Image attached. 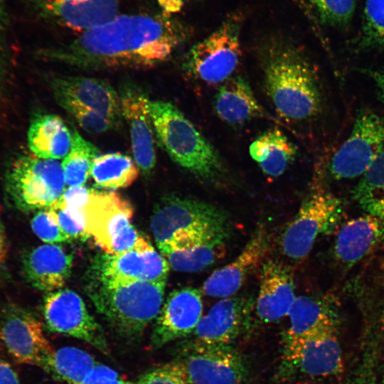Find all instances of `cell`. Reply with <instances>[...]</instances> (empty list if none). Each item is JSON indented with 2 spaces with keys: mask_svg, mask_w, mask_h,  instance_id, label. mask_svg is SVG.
I'll list each match as a JSON object with an SVG mask.
<instances>
[{
  "mask_svg": "<svg viewBox=\"0 0 384 384\" xmlns=\"http://www.w3.org/2000/svg\"><path fill=\"white\" fill-rule=\"evenodd\" d=\"M188 37L186 26L167 14L117 15L41 54L80 68H146L168 60Z\"/></svg>",
  "mask_w": 384,
  "mask_h": 384,
  "instance_id": "obj_1",
  "label": "cell"
},
{
  "mask_svg": "<svg viewBox=\"0 0 384 384\" xmlns=\"http://www.w3.org/2000/svg\"><path fill=\"white\" fill-rule=\"evenodd\" d=\"M258 55L266 95L280 117L300 122L319 113L318 78L298 46L286 38L270 37L260 46Z\"/></svg>",
  "mask_w": 384,
  "mask_h": 384,
  "instance_id": "obj_2",
  "label": "cell"
},
{
  "mask_svg": "<svg viewBox=\"0 0 384 384\" xmlns=\"http://www.w3.org/2000/svg\"><path fill=\"white\" fill-rule=\"evenodd\" d=\"M149 110L158 141L175 163L206 182L225 175L226 167L217 150L174 105L154 100Z\"/></svg>",
  "mask_w": 384,
  "mask_h": 384,
  "instance_id": "obj_3",
  "label": "cell"
},
{
  "mask_svg": "<svg viewBox=\"0 0 384 384\" xmlns=\"http://www.w3.org/2000/svg\"><path fill=\"white\" fill-rule=\"evenodd\" d=\"M166 281H120L100 276L91 294L98 311L122 335H139L164 304Z\"/></svg>",
  "mask_w": 384,
  "mask_h": 384,
  "instance_id": "obj_4",
  "label": "cell"
},
{
  "mask_svg": "<svg viewBox=\"0 0 384 384\" xmlns=\"http://www.w3.org/2000/svg\"><path fill=\"white\" fill-rule=\"evenodd\" d=\"M132 215V205L119 194L92 190L84 208L85 230L107 255L153 250L131 224Z\"/></svg>",
  "mask_w": 384,
  "mask_h": 384,
  "instance_id": "obj_5",
  "label": "cell"
},
{
  "mask_svg": "<svg viewBox=\"0 0 384 384\" xmlns=\"http://www.w3.org/2000/svg\"><path fill=\"white\" fill-rule=\"evenodd\" d=\"M65 185L61 164L55 159L21 155L6 173V191L23 211L48 208L61 196Z\"/></svg>",
  "mask_w": 384,
  "mask_h": 384,
  "instance_id": "obj_6",
  "label": "cell"
},
{
  "mask_svg": "<svg viewBox=\"0 0 384 384\" xmlns=\"http://www.w3.org/2000/svg\"><path fill=\"white\" fill-rule=\"evenodd\" d=\"M241 18L232 15L187 53L183 66L194 79L208 85L223 83L238 67L242 50Z\"/></svg>",
  "mask_w": 384,
  "mask_h": 384,
  "instance_id": "obj_7",
  "label": "cell"
},
{
  "mask_svg": "<svg viewBox=\"0 0 384 384\" xmlns=\"http://www.w3.org/2000/svg\"><path fill=\"white\" fill-rule=\"evenodd\" d=\"M343 213L342 201L338 197L324 190L313 192L282 233L283 253L292 260L306 257L319 236L337 228Z\"/></svg>",
  "mask_w": 384,
  "mask_h": 384,
  "instance_id": "obj_8",
  "label": "cell"
},
{
  "mask_svg": "<svg viewBox=\"0 0 384 384\" xmlns=\"http://www.w3.org/2000/svg\"><path fill=\"white\" fill-rule=\"evenodd\" d=\"M384 119L363 110L355 119L349 137L334 155L329 171L336 179L362 176L383 151Z\"/></svg>",
  "mask_w": 384,
  "mask_h": 384,
  "instance_id": "obj_9",
  "label": "cell"
},
{
  "mask_svg": "<svg viewBox=\"0 0 384 384\" xmlns=\"http://www.w3.org/2000/svg\"><path fill=\"white\" fill-rule=\"evenodd\" d=\"M178 361L191 384H243L247 377L244 359L229 344L192 340Z\"/></svg>",
  "mask_w": 384,
  "mask_h": 384,
  "instance_id": "obj_10",
  "label": "cell"
},
{
  "mask_svg": "<svg viewBox=\"0 0 384 384\" xmlns=\"http://www.w3.org/2000/svg\"><path fill=\"white\" fill-rule=\"evenodd\" d=\"M150 228L159 247L180 233L228 228V217L223 210L211 203L174 196L158 205L151 216Z\"/></svg>",
  "mask_w": 384,
  "mask_h": 384,
  "instance_id": "obj_11",
  "label": "cell"
},
{
  "mask_svg": "<svg viewBox=\"0 0 384 384\" xmlns=\"http://www.w3.org/2000/svg\"><path fill=\"white\" fill-rule=\"evenodd\" d=\"M283 378H319L334 375L342 367V353L336 330L321 332L284 346Z\"/></svg>",
  "mask_w": 384,
  "mask_h": 384,
  "instance_id": "obj_12",
  "label": "cell"
},
{
  "mask_svg": "<svg viewBox=\"0 0 384 384\" xmlns=\"http://www.w3.org/2000/svg\"><path fill=\"white\" fill-rule=\"evenodd\" d=\"M43 316L51 331L83 341L105 353L108 352L101 327L75 292L65 289L48 294L43 302Z\"/></svg>",
  "mask_w": 384,
  "mask_h": 384,
  "instance_id": "obj_13",
  "label": "cell"
},
{
  "mask_svg": "<svg viewBox=\"0 0 384 384\" xmlns=\"http://www.w3.org/2000/svg\"><path fill=\"white\" fill-rule=\"evenodd\" d=\"M229 228L180 233L158 248L174 270L195 272L214 263L225 251Z\"/></svg>",
  "mask_w": 384,
  "mask_h": 384,
  "instance_id": "obj_14",
  "label": "cell"
},
{
  "mask_svg": "<svg viewBox=\"0 0 384 384\" xmlns=\"http://www.w3.org/2000/svg\"><path fill=\"white\" fill-rule=\"evenodd\" d=\"M0 338L16 361L43 368L53 350L41 322L17 307L7 309L0 319Z\"/></svg>",
  "mask_w": 384,
  "mask_h": 384,
  "instance_id": "obj_15",
  "label": "cell"
},
{
  "mask_svg": "<svg viewBox=\"0 0 384 384\" xmlns=\"http://www.w3.org/2000/svg\"><path fill=\"white\" fill-rule=\"evenodd\" d=\"M38 18L83 32L102 25L118 13L119 0H26Z\"/></svg>",
  "mask_w": 384,
  "mask_h": 384,
  "instance_id": "obj_16",
  "label": "cell"
},
{
  "mask_svg": "<svg viewBox=\"0 0 384 384\" xmlns=\"http://www.w3.org/2000/svg\"><path fill=\"white\" fill-rule=\"evenodd\" d=\"M119 96L122 116L129 129L134 161L144 174H150L156 164L151 100L142 89L132 84L124 85Z\"/></svg>",
  "mask_w": 384,
  "mask_h": 384,
  "instance_id": "obj_17",
  "label": "cell"
},
{
  "mask_svg": "<svg viewBox=\"0 0 384 384\" xmlns=\"http://www.w3.org/2000/svg\"><path fill=\"white\" fill-rule=\"evenodd\" d=\"M200 290L183 287L173 290L164 302L151 337L155 347H161L193 334L203 313Z\"/></svg>",
  "mask_w": 384,
  "mask_h": 384,
  "instance_id": "obj_18",
  "label": "cell"
},
{
  "mask_svg": "<svg viewBox=\"0 0 384 384\" xmlns=\"http://www.w3.org/2000/svg\"><path fill=\"white\" fill-rule=\"evenodd\" d=\"M270 236L264 227H259L234 260L214 271L205 281V294L218 298L233 297L249 276L262 262L270 248Z\"/></svg>",
  "mask_w": 384,
  "mask_h": 384,
  "instance_id": "obj_19",
  "label": "cell"
},
{
  "mask_svg": "<svg viewBox=\"0 0 384 384\" xmlns=\"http://www.w3.org/2000/svg\"><path fill=\"white\" fill-rule=\"evenodd\" d=\"M50 85L55 100L74 101L98 112L114 124L122 117L119 94L105 80L65 75L53 77Z\"/></svg>",
  "mask_w": 384,
  "mask_h": 384,
  "instance_id": "obj_20",
  "label": "cell"
},
{
  "mask_svg": "<svg viewBox=\"0 0 384 384\" xmlns=\"http://www.w3.org/2000/svg\"><path fill=\"white\" fill-rule=\"evenodd\" d=\"M252 304L242 297L223 298L202 316L194 331V341L206 343L230 344L248 321Z\"/></svg>",
  "mask_w": 384,
  "mask_h": 384,
  "instance_id": "obj_21",
  "label": "cell"
},
{
  "mask_svg": "<svg viewBox=\"0 0 384 384\" xmlns=\"http://www.w3.org/2000/svg\"><path fill=\"white\" fill-rule=\"evenodd\" d=\"M255 312L260 321H277L288 314L295 301L294 282L289 268L279 262L267 260L260 269Z\"/></svg>",
  "mask_w": 384,
  "mask_h": 384,
  "instance_id": "obj_22",
  "label": "cell"
},
{
  "mask_svg": "<svg viewBox=\"0 0 384 384\" xmlns=\"http://www.w3.org/2000/svg\"><path fill=\"white\" fill-rule=\"evenodd\" d=\"M384 244V219L367 214L346 222L338 233L334 256L347 267L356 265Z\"/></svg>",
  "mask_w": 384,
  "mask_h": 384,
  "instance_id": "obj_23",
  "label": "cell"
},
{
  "mask_svg": "<svg viewBox=\"0 0 384 384\" xmlns=\"http://www.w3.org/2000/svg\"><path fill=\"white\" fill-rule=\"evenodd\" d=\"M169 265L154 249L132 250L106 255L102 261L100 276L120 281H166Z\"/></svg>",
  "mask_w": 384,
  "mask_h": 384,
  "instance_id": "obj_24",
  "label": "cell"
},
{
  "mask_svg": "<svg viewBox=\"0 0 384 384\" xmlns=\"http://www.w3.org/2000/svg\"><path fill=\"white\" fill-rule=\"evenodd\" d=\"M73 260V256L62 247L45 244L29 252L23 261V270L34 287L51 292L64 286L70 277Z\"/></svg>",
  "mask_w": 384,
  "mask_h": 384,
  "instance_id": "obj_25",
  "label": "cell"
},
{
  "mask_svg": "<svg viewBox=\"0 0 384 384\" xmlns=\"http://www.w3.org/2000/svg\"><path fill=\"white\" fill-rule=\"evenodd\" d=\"M288 316L289 325L284 337V346L321 332L336 330L337 316L326 298L297 297Z\"/></svg>",
  "mask_w": 384,
  "mask_h": 384,
  "instance_id": "obj_26",
  "label": "cell"
},
{
  "mask_svg": "<svg viewBox=\"0 0 384 384\" xmlns=\"http://www.w3.org/2000/svg\"><path fill=\"white\" fill-rule=\"evenodd\" d=\"M213 108L221 120L233 125L264 114L249 82L240 75L223 82L214 97Z\"/></svg>",
  "mask_w": 384,
  "mask_h": 384,
  "instance_id": "obj_27",
  "label": "cell"
},
{
  "mask_svg": "<svg viewBox=\"0 0 384 384\" xmlns=\"http://www.w3.org/2000/svg\"><path fill=\"white\" fill-rule=\"evenodd\" d=\"M27 139L28 148L35 156L58 160L70 151L73 133L60 117L46 114L33 119Z\"/></svg>",
  "mask_w": 384,
  "mask_h": 384,
  "instance_id": "obj_28",
  "label": "cell"
},
{
  "mask_svg": "<svg viewBox=\"0 0 384 384\" xmlns=\"http://www.w3.org/2000/svg\"><path fill=\"white\" fill-rule=\"evenodd\" d=\"M249 152L264 174L277 177L294 161L297 149L282 131L272 128L264 132L252 142Z\"/></svg>",
  "mask_w": 384,
  "mask_h": 384,
  "instance_id": "obj_29",
  "label": "cell"
},
{
  "mask_svg": "<svg viewBox=\"0 0 384 384\" xmlns=\"http://www.w3.org/2000/svg\"><path fill=\"white\" fill-rule=\"evenodd\" d=\"M138 175L136 163L129 156L119 152L98 154L90 169V176L95 185L105 189L126 188Z\"/></svg>",
  "mask_w": 384,
  "mask_h": 384,
  "instance_id": "obj_30",
  "label": "cell"
},
{
  "mask_svg": "<svg viewBox=\"0 0 384 384\" xmlns=\"http://www.w3.org/2000/svg\"><path fill=\"white\" fill-rule=\"evenodd\" d=\"M98 363L90 353L68 346L54 351L43 368L67 384H83Z\"/></svg>",
  "mask_w": 384,
  "mask_h": 384,
  "instance_id": "obj_31",
  "label": "cell"
},
{
  "mask_svg": "<svg viewBox=\"0 0 384 384\" xmlns=\"http://www.w3.org/2000/svg\"><path fill=\"white\" fill-rule=\"evenodd\" d=\"M353 196L368 214L384 219V149L361 176Z\"/></svg>",
  "mask_w": 384,
  "mask_h": 384,
  "instance_id": "obj_32",
  "label": "cell"
},
{
  "mask_svg": "<svg viewBox=\"0 0 384 384\" xmlns=\"http://www.w3.org/2000/svg\"><path fill=\"white\" fill-rule=\"evenodd\" d=\"M98 154V149L75 129L70 151L61 163L65 184L83 186L90 176L93 160Z\"/></svg>",
  "mask_w": 384,
  "mask_h": 384,
  "instance_id": "obj_33",
  "label": "cell"
},
{
  "mask_svg": "<svg viewBox=\"0 0 384 384\" xmlns=\"http://www.w3.org/2000/svg\"><path fill=\"white\" fill-rule=\"evenodd\" d=\"M361 42L365 47L384 46V0H366Z\"/></svg>",
  "mask_w": 384,
  "mask_h": 384,
  "instance_id": "obj_34",
  "label": "cell"
},
{
  "mask_svg": "<svg viewBox=\"0 0 384 384\" xmlns=\"http://www.w3.org/2000/svg\"><path fill=\"white\" fill-rule=\"evenodd\" d=\"M55 100L87 132L92 134L103 133L114 125L98 112L74 101L67 99H57Z\"/></svg>",
  "mask_w": 384,
  "mask_h": 384,
  "instance_id": "obj_35",
  "label": "cell"
},
{
  "mask_svg": "<svg viewBox=\"0 0 384 384\" xmlns=\"http://www.w3.org/2000/svg\"><path fill=\"white\" fill-rule=\"evenodd\" d=\"M319 16L326 23L343 26L351 19L356 0H309Z\"/></svg>",
  "mask_w": 384,
  "mask_h": 384,
  "instance_id": "obj_36",
  "label": "cell"
},
{
  "mask_svg": "<svg viewBox=\"0 0 384 384\" xmlns=\"http://www.w3.org/2000/svg\"><path fill=\"white\" fill-rule=\"evenodd\" d=\"M31 225L33 233L48 244L70 240L63 233L48 208L38 211L32 218Z\"/></svg>",
  "mask_w": 384,
  "mask_h": 384,
  "instance_id": "obj_37",
  "label": "cell"
},
{
  "mask_svg": "<svg viewBox=\"0 0 384 384\" xmlns=\"http://www.w3.org/2000/svg\"><path fill=\"white\" fill-rule=\"evenodd\" d=\"M138 384H191L181 363L173 361L151 369L139 380Z\"/></svg>",
  "mask_w": 384,
  "mask_h": 384,
  "instance_id": "obj_38",
  "label": "cell"
},
{
  "mask_svg": "<svg viewBox=\"0 0 384 384\" xmlns=\"http://www.w3.org/2000/svg\"><path fill=\"white\" fill-rule=\"evenodd\" d=\"M92 189L84 186H72L65 189L55 203L64 208L71 216L85 225L84 208Z\"/></svg>",
  "mask_w": 384,
  "mask_h": 384,
  "instance_id": "obj_39",
  "label": "cell"
},
{
  "mask_svg": "<svg viewBox=\"0 0 384 384\" xmlns=\"http://www.w3.org/2000/svg\"><path fill=\"white\" fill-rule=\"evenodd\" d=\"M48 208L53 212L59 226L70 240H85L89 237L85 232V225L73 218L69 213L55 202Z\"/></svg>",
  "mask_w": 384,
  "mask_h": 384,
  "instance_id": "obj_40",
  "label": "cell"
},
{
  "mask_svg": "<svg viewBox=\"0 0 384 384\" xmlns=\"http://www.w3.org/2000/svg\"><path fill=\"white\" fill-rule=\"evenodd\" d=\"M83 384H134L122 378L108 366L98 363L85 379ZM138 384V383H137Z\"/></svg>",
  "mask_w": 384,
  "mask_h": 384,
  "instance_id": "obj_41",
  "label": "cell"
},
{
  "mask_svg": "<svg viewBox=\"0 0 384 384\" xmlns=\"http://www.w3.org/2000/svg\"><path fill=\"white\" fill-rule=\"evenodd\" d=\"M9 16L6 0H0V65L6 67L9 58Z\"/></svg>",
  "mask_w": 384,
  "mask_h": 384,
  "instance_id": "obj_42",
  "label": "cell"
},
{
  "mask_svg": "<svg viewBox=\"0 0 384 384\" xmlns=\"http://www.w3.org/2000/svg\"><path fill=\"white\" fill-rule=\"evenodd\" d=\"M0 384H21L11 366L0 358Z\"/></svg>",
  "mask_w": 384,
  "mask_h": 384,
  "instance_id": "obj_43",
  "label": "cell"
},
{
  "mask_svg": "<svg viewBox=\"0 0 384 384\" xmlns=\"http://www.w3.org/2000/svg\"><path fill=\"white\" fill-rule=\"evenodd\" d=\"M188 1L190 0H157L164 13L167 14L180 11L185 5V3Z\"/></svg>",
  "mask_w": 384,
  "mask_h": 384,
  "instance_id": "obj_44",
  "label": "cell"
},
{
  "mask_svg": "<svg viewBox=\"0 0 384 384\" xmlns=\"http://www.w3.org/2000/svg\"><path fill=\"white\" fill-rule=\"evenodd\" d=\"M8 242L4 225L0 218V271L5 265L8 255Z\"/></svg>",
  "mask_w": 384,
  "mask_h": 384,
  "instance_id": "obj_45",
  "label": "cell"
},
{
  "mask_svg": "<svg viewBox=\"0 0 384 384\" xmlns=\"http://www.w3.org/2000/svg\"><path fill=\"white\" fill-rule=\"evenodd\" d=\"M378 91V95L384 103V68L371 72Z\"/></svg>",
  "mask_w": 384,
  "mask_h": 384,
  "instance_id": "obj_46",
  "label": "cell"
}]
</instances>
